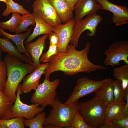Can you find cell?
Here are the masks:
<instances>
[{
  "instance_id": "cell-32",
  "label": "cell",
  "mask_w": 128,
  "mask_h": 128,
  "mask_svg": "<svg viewBox=\"0 0 128 128\" xmlns=\"http://www.w3.org/2000/svg\"><path fill=\"white\" fill-rule=\"evenodd\" d=\"M57 46L56 45H50L48 51L42 54L40 61L43 62H49L53 56L57 54Z\"/></svg>"
},
{
  "instance_id": "cell-37",
  "label": "cell",
  "mask_w": 128,
  "mask_h": 128,
  "mask_svg": "<svg viewBox=\"0 0 128 128\" xmlns=\"http://www.w3.org/2000/svg\"><path fill=\"white\" fill-rule=\"evenodd\" d=\"M100 128H114V127L110 122H105L101 124L98 127Z\"/></svg>"
},
{
  "instance_id": "cell-4",
  "label": "cell",
  "mask_w": 128,
  "mask_h": 128,
  "mask_svg": "<svg viewBox=\"0 0 128 128\" xmlns=\"http://www.w3.org/2000/svg\"><path fill=\"white\" fill-rule=\"evenodd\" d=\"M107 106L100 98L95 95L91 99L82 102L77 111L91 128H98L105 122Z\"/></svg>"
},
{
  "instance_id": "cell-34",
  "label": "cell",
  "mask_w": 128,
  "mask_h": 128,
  "mask_svg": "<svg viewBox=\"0 0 128 128\" xmlns=\"http://www.w3.org/2000/svg\"><path fill=\"white\" fill-rule=\"evenodd\" d=\"M49 38L50 45H58L59 43V38L57 34L53 32L48 34Z\"/></svg>"
},
{
  "instance_id": "cell-12",
  "label": "cell",
  "mask_w": 128,
  "mask_h": 128,
  "mask_svg": "<svg viewBox=\"0 0 128 128\" xmlns=\"http://www.w3.org/2000/svg\"><path fill=\"white\" fill-rule=\"evenodd\" d=\"M74 23L73 19L65 24L61 23L54 27L53 31L57 34L59 38L57 48L58 53L66 52L67 46L73 34Z\"/></svg>"
},
{
  "instance_id": "cell-1",
  "label": "cell",
  "mask_w": 128,
  "mask_h": 128,
  "mask_svg": "<svg viewBox=\"0 0 128 128\" xmlns=\"http://www.w3.org/2000/svg\"><path fill=\"white\" fill-rule=\"evenodd\" d=\"M90 46V43L88 42L84 49L78 50L73 45L69 44L66 52L58 53L48 62L44 74L45 78L49 80L50 74L58 71L63 72L65 75L73 76L80 72L90 73L97 70H107L106 67L94 64L89 59Z\"/></svg>"
},
{
  "instance_id": "cell-13",
  "label": "cell",
  "mask_w": 128,
  "mask_h": 128,
  "mask_svg": "<svg viewBox=\"0 0 128 128\" xmlns=\"http://www.w3.org/2000/svg\"><path fill=\"white\" fill-rule=\"evenodd\" d=\"M48 65V63L40 64L33 72L24 78L21 84L22 93L27 94L32 90H35L37 89L39 84L41 76L45 73Z\"/></svg>"
},
{
  "instance_id": "cell-25",
  "label": "cell",
  "mask_w": 128,
  "mask_h": 128,
  "mask_svg": "<svg viewBox=\"0 0 128 128\" xmlns=\"http://www.w3.org/2000/svg\"><path fill=\"white\" fill-rule=\"evenodd\" d=\"M6 7L3 12L2 15L7 16L11 13H18L22 15L30 13V12L24 9L22 5L14 2L13 0H7L6 3Z\"/></svg>"
},
{
  "instance_id": "cell-11",
  "label": "cell",
  "mask_w": 128,
  "mask_h": 128,
  "mask_svg": "<svg viewBox=\"0 0 128 128\" xmlns=\"http://www.w3.org/2000/svg\"><path fill=\"white\" fill-rule=\"evenodd\" d=\"M101 6L102 9L109 11L113 13L112 21L116 26L128 23V8L123 5H117L108 0H96Z\"/></svg>"
},
{
  "instance_id": "cell-26",
  "label": "cell",
  "mask_w": 128,
  "mask_h": 128,
  "mask_svg": "<svg viewBox=\"0 0 128 128\" xmlns=\"http://www.w3.org/2000/svg\"><path fill=\"white\" fill-rule=\"evenodd\" d=\"M21 17L20 14L18 13H12L11 17L8 20L0 22V27L4 30H7L10 32H15Z\"/></svg>"
},
{
  "instance_id": "cell-21",
  "label": "cell",
  "mask_w": 128,
  "mask_h": 128,
  "mask_svg": "<svg viewBox=\"0 0 128 128\" xmlns=\"http://www.w3.org/2000/svg\"><path fill=\"white\" fill-rule=\"evenodd\" d=\"M126 101L121 102H114L107 105L105 112V122H107L114 119L121 118L124 115L123 110L125 105Z\"/></svg>"
},
{
  "instance_id": "cell-35",
  "label": "cell",
  "mask_w": 128,
  "mask_h": 128,
  "mask_svg": "<svg viewBox=\"0 0 128 128\" xmlns=\"http://www.w3.org/2000/svg\"><path fill=\"white\" fill-rule=\"evenodd\" d=\"M125 99L126 102L123 110V113L124 115H128V90L126 91Z\"/></svg>"
},
{
  "instance_id": "cell-38",
  "label": "cell",
  "mask_w": 128,
  "mask_h": 128,
  "mask_svg": "<svg viewBox=\"0 0 128 128\" xmlns=\"http://www.w3.org/2000/svg\"><path fill=\"white\" fill-rule=\"evenodd\" d=\"M2 52L0 49V61H2Z\"/></svg>"
},
{
  "instance_id": "cell-30",
  "label": "cell",
  "mask_w": 128,
  "mask_h": 128,
  "mask_svg": "<svg viewBox=\"0 0 128 128\" xmlns=\"http://www.w3.org/2000/svg\"><path fill=\"white\" fill-rule=\"evenodd\" d=\"M68 128H91L86 123L77 110L74 113Z\"/></svg>"
},
{
  "instance_id": "cell-28",
  "label": "cell",
  "mask_w": 128,
  "mask_h": 128,
  "mask_svg": "<svg viewBox=\"0 0 128 128\" xmlns=\"http://www.w3.org/2000/svg\"><path fill=\"white\" fill-rule=\"evenodd\" d=\"M113 91L114 102H121L124 101L126 91L124 90L120 80L118 79L114 80Z\"/></svg>"
},
{
  "instance_id": "cell-33",
  "label": "cell",
  "mask_w": 128,
  "mask_h": 128,
  "mask_svg": "<svg viewBox=\"0 0 128 128\" xmlns=\"http://www.w3.org/2000/svg\"><path fill=\"white\" fill-rule=\"evenodd\" d=\"M110 122L114 128H128V115H124L121 119L113 120Z\"/></svg>"
},
{
  "instance_id": "cell-17",
  "label": "cell",
  "mask_w": 128,
  "mask_h": 128,
  "mask_svg": "<svg viewBox=\"0 0 128 128\" xmlns=\"http://www.w3.org/2000/svg\"><path fill=\"white\" fill-rule=\"evenodd\" d=\"M32 29V27L25 33L16 34L13 35L6 32L0 27V36H5L11 40L15 43L19 52L25 55L30 60L32 61L31 55L27 51L24 46V41L31 34Z\"/></svg>"
},
{
  "instance_id": "cell-7",
  "label": "cell",
  "mask_w": 128,
  "mask_h": 128,
  "mask_svg": "<svg viewBox=\"0 0 128 128\" xmlns=\"http://www.w3.org/2000/svg\"><path fill=\"white\" fill-rule=\"evenodd\" d=\"M107 79L95 81L85 77L78 79L76 86L65 104L75 103L80 98L99 90L105 83Z\"/></svg>"
},
{
  "instance_id": "cell-3",
  "label": "cell",
  "mask_w": 128,
  "mask_h": 128,
  "mask_svg": "<svg viewBox=\"0 0 128 128\" xmlns=\"http://www.w3.org/2000/svg\"><path fill=\"white\" fill-rule=\"evenodd\" d=\"M82 102L78 101L69 104L62 103L56 96L51 105L52 108L43 124V126L49 125L59 128H68L75 112L78 110Z\"/></svg>"
},
{
  "instance_id": "cell-2",
  "label": "cell",
  "mask_w": 128,
  "mask_h": 128,
  "mask_svg": "<svg viewBox=\"0 0 128 128\" xmlns=\"http://www.w3.org/2000/svg\"><path fill=\"white\" fill-rule=\"evenodd\" d=\"M4 61L7 69V79L4 92L14 103L16 97L17 90L20 83L27 75L32 72L37 67L8 54L5 55Z\"/></svg>"
},
{
  "instance_id": "cell-36",
  "label": "cell",
  "mask_w": 128,
  "mask_h": 128,
  "mask_svg": "<svg viewBox=\"0 0 128 128\" xmlns=\"http://www.w3.org/2000/svg\"><path fill=\"white\" fill-rule=\"evenodd\" d=\"M74 11L75 7L79 0H64Z\"/></svg>"
},
{
  "instance_id": "cell-16",
  "label": "cell",
  "mask_w": 128,
  "mask_h": 128,
  "mask_svg": "<svg viewBox=\"0 0 128 128\" xmlns=\"http://www.w3.org/2000/svg\"><path fill=\"white\" fill-rule=\"evenodd\" d=\"M48 0L55 10L63 24L74 19V10L64 0Z\"/></svg>"
},
{
  "instance_id": "cell-27",
  "label": "cell",
  "mask_w": 128,
  "mask_h": 128,
  "mask_svg": "<svg viewBox=\"0 0 128 128\" xmlns=\"http://www.w3.org/2000/svg\"><path fill=\"white\" fill-rule=\"evenodd\" d=\"M46 113L43 111L38 114L34 118L30 119L24 118L23 123L25 126L30 128H43V124L46 120Z\"/></svg>"
},
{
  "instance_id": "cell-5",
  "label": "cell",
  "mask_w": 128,
  "mask_h": 128,
  "mask_svg": "<svg viewBox=\"0 0 128 128\" xmlns=\"http://www.w3.org/2000/svg\"><path fill=\"white\" fill-rule=\"evenodd\" d=\"M59 82L58 79L51 81L45 78L43 82L39 84L32 94L31 98V103L38 104L44 108L47 105H51L57 95L56 90Z\"/></svg>"
},
{
  "instance_id": "cell-6",
  "label": "cell",
  "mask_w": 128,
  "mask_h": 128,
  "mask_svg": "<svg viewBox=\"0 0 128 128\" xmlns=\"http://www.w3.org/2000/svg\"><path fill=\"white\" fill-rule=\"evenodd\" d=\"M101 15L97 14L87 16L80 21L74 23L73 34L70 42L76 48L78 46L79 40L82 33L88 30L87 35L89 37L94 36L96 35L97 27L102 20Z\"/></svg>"
},
{
  "instance_id": "cell-14",
  "label": "cell",
  "mask_w": 128,
  "mask_h": 128,
  "mask_svg": "<svg viewBox=\"0 0 128 128\" xmlns=\"http://www.w3.org/2000/svg\"><path fill=\"white\" fill-rule=\"evenodd\" d=\"M102 9L101 5L97 2L96 0H79L74 10L75 23L85 16L97 14L98 10Z\"/></svg>"
},
{
  "instance_id": "cell-15",
  "label": "cell",
  "mask_w": 128,
  "mask_h": 128,
  "mask_svg": "<svg viewBox=\"0 0 128 128\" xmlns=\"http://www.w3.org/2000/svg\"><path fill=\"white\" fill-rule=\"evenodd\" d=\"M47 34H43L36 41L26 44L25 48L31 55L34 65L37 67L41 64L40 59L46 46Z\"/></svg>"
},
{
  "instance_id": "cell-39",
  "label": "cell",
  "mask_w": 128,
  "mask_h": 128,
  "mask_svg": "<svg viewBox=\"0 0 128 128\" xmlns=\"http://www.w3.org/2000/svg\"><path fill=\"white\" fill-rule=\"evenodd\" d=\"M0 128H7L5 126L3 125H0Z\"/></svg>"
},
{
  "instance_id": "cell-18",
  "label": "cell",
  "mask_w": 128,
  "mask_h": 128,
  "mask_svg": "<svg viewBox=\"0 0 128 128\" xmlns=\"http://www.w3.org/2000/svg\"><path fill=\"white\" fill-rule=\"evenodd\" d=\"M0 49L2 52H6L9 55L16 57L23 62L34 65L33 62L25 55L20 53L16 45L14 44L11 40L6 37H0Z\"/></svg>"
},
{
  "instance_id": "cell-20",
  "label": "cell",
  "mask_w": 128,
  "mask_h": 128,
  "mask_svg": "<svg viewBox=\"0 0 128 128\" xmlns=\"http://www.w3.org/2000/svg\"><path fill=\"white\" fill-rule=\"evenodd\" d=\"M114 81L110 78L107 79L102 87L95 92V95L100 98L107 105L114 101L113 91Z\"/></svg>"
},
{
  "instance_id": "cell-8",
  "label": "cell",
  "mask_w": 128,
  "mask_h": 128,
  "mask_svg": "<svg viewBox=\"0 0 128 128\" xmlns=\"http://www.w3.org/2000/svg\"><path fill=\"white\" fill-rule=\"evenodd\" d=\"M106 57L104 60L105 66L112 67L120 64L123 61L128 64V41H123L113 43L104 52Z\"/></svg>"
},
{
  "instance_id": "cell-9",
  "label": "cell",
  "mask_w": 128,
  "mask_h": 128,
  "mask_svg": "<svg viewBox=\"0 0 128 128\" xmlns=\"http://www.w3.org/2000/svg\"><path fill=\"white\" fill-rule=\"evenodd\" d=\"M21 84H19L17 90L16 97L14 104L11 108L10 119L21 117L30 119L43 111L45 108L40 106L38 104H32L28 105L21 101L20 96L22 93L21 91Z\"/></svg>"
},
{
  "instance_id": "cell-19",
  "label": "cell",
  "mask_w": 128,
  "mask_h": 128,
  "mask_svg": "<svg viewBox=\"0 0 128 128\" xmlns=\"http://www.w3.org/2000/svg\"><path fill=\"white\" fill-rule=\"evenodd\" d=\"M34 15L35 23V27L33 32L24 42L26 44L31 42L38 36L42 34H48L53 32L54 27L50 26L44 21L35 13Z\"/></svg>"
},
{
  "instance_id": "cell-40",
  "label": "cell",
  "mask_w": 128,
  "mask_h": 128,
  "mask_svg": "<svg viewBox=\"0 0 128 128\" xmlns=\"http://www.w3.org/2000/svg\"><path fill=\"white\" fill-rule=\"evenodd\" d=\"M7 0H0V1L3 2L5 3H6L7 1Z\"/></svg>"
},
{
  "instance_id": "cell-23",
  "label": "cell",
  "mask_w": 128,
  "mask_h": 128,
  "mask_svg": "<svg viewBox=\"0 0 128 128\" xmlns=\"http://www.w3.org/2000/svg\"><path fill=\"white\" fill-rule=\"evenodd\" d=\"M113 75L115 79L120 80L124 90H128V64H126L113 69Z\"/></svg>"
},
{
  "instance_id": "cell-31",
  "label": "cell",
  "mask_w": 128,
  "mask_h": 128,
  "mask_svg": "<svg viewBox=\"0 0 128 128\" xmlns=\"http://www.w3.org/2000/svg\"><path fill=\"white\" fill-rule=\"evenodd\" d=\"M7 67L3 61H0V90L3 92L7 80Z\"/></svg>"
},
{
  "instance_id": "cell-10",
  "label": "cell",
  "mask_w": 128,
  "mask_h": 128,
  "mask_svg": "<svg viewBox=\"0 0 128 128\" xmlns=\"http://www.w3.org/2000/svg\"><path fill=\"white\" fill-rule=\"evenodd\" d=\"M33 12L44 21L54 27L61 21L48 0H36L32 5Z\"/></svg>"
},
{
  "instance_id": "cell-29",
  "label": "cell",
  "mask_w": 128,
  "mask_h": 128,
  "mask_svg": "<svg viewBox=\"0 0 128 128\" xmlns=\"http://www.w3.org/2000/svg\"><path fill=\"white\" fill-rule=\"evenodd\" d=\"M23 118L18 117L7 119H0V125L7 128H24Z\"/></svg>"
},
{
  "instance_id": "cell-24",
  "label": "cell",
  "mask_w": 128,
  "mask_h": 128,
  "mask_svg": "<svg viewBox=\"0 0 128 128\" xmlns=\"http://www.w3.org/2000/svg\"><path fill=\"white\" fill-rule=\"evenodd\" d=\"M32 25L35 26V23L34 14L30 13L22 15L19 23L15 32V34L21 33L23 32H27L30 28L28 26Z\"/></svg>"
},
{
  "instance_id": "cell-22",
  "label": "cell",
  "mask_w": 128,
  "mask_h": 128,
  "mask_svg": "<svg viewBox=\"0 0 128 128\" xmlns=\"http://www.w3.org/2000/svg\"><path fill=\"white\" fill-rule=\"evenodd\" d=\"M13 103L0 90V119H10Z\"/></svg>"
}]
</instances>
